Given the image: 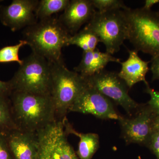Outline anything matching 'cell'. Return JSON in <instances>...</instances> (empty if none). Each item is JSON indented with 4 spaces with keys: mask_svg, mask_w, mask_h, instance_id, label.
I'll return each instance as SVG.
<instances>
[{
    "mask_svg": "<svg viewBox=\"0 0 159 159\" xmlns=\"http://www.w3.org/2000/svg\"><path fill=\"white\" fill-rule=\"evenodd\" d=\"M10 99L15 123L20 130L36 133L56 120L50 95L12 91Z\"/></svg>",
    "mask_w": 159,
    "mask_h": 159,
    "instance_id": "cell-1",
    "label": "cell"
},
{
    "mask_svg": "<svg viewBox=\"0 0 159 159\" xmlns=\"http://www.w3.org/2000/svg\"><path fill=\"white\" fill-rule=\"evenodd\" d=\"M24 40L32 53L44 57L49 62L62 60L61 50L68 46L71 34L57 18L40 20L27 27L23 32Z\"/></svg>",
    "mask_w": 159,
    "mask_h": 159,
    "instance_id": "cell-2",
    "label": "cell"
},
{
    "mask_svg": "<svg viewBox=\"0 0 159 159\" xmlns=\"http://www.w3.org/2000/svg\"><path fill=\"white\" fill-rule=\"evenodd\" d=\"M87 85L84 77L69 70L63 60L52 63L50 96L56 120L62 121L83 90Z\"/></svg>",
    "mask_w": 159,
    "mask_h": 159,
    "instance_id": "cell-3",
    "label": "cell"
},
{
    "mask_svg": "<svg viewBox=\"0 0 159 159\" xmlns=\"http://www.w3.org/2000/svg\"><path fill=\"white\" fill-rule=\"evenodd\" d=\"M129 26L128 39L139 52L159 56V12L142 8L124 10Z\"/></svg>",
    "mask_w": 159,
    "mask_h": 159,
    "instance_id": "cell-4",
    "label": "cell"
},
{
    "mask_svg": "<svg viewBox=\"0 0 159 159\" xmlns=\"http://www.w3.org/2000/svg\"><path fill=\"white\" fill-rule=\"evenodd\" d=\"M51 68L52 63L32 52L9 80L12 91L50 95Z\"/></svg>",
    "mask_w": 159,
    "mask_h": 159,
    "instance_id": "cell-5",
    "label": "cell"
},
{
    "mask_svg": "<svg viewBox=\"0 0 159 159\" xmlns=\"http://www.w3.org/2000/svg\"><path fill=\"white\" fill-rule=\"evenodd\" d=\"M97 35L105 46L107 53H117L124 41L128 39L129 26L124 10L100 12L96 11L84 27Z\"/></svg>",
    "mask_w": 159,
    "mask_h": 159,
    "instance_id": "cell-6",
    "label": "cell"
},
{
    "mask_svg": "<svg viewBox=\"0 0 159 159\" xmlns=\"http://www.w3.org/2000/svg\"><path fill=\"white\" fill-rule=\"evenodd\" d=\"M85 78L88 85L97 90L113 103L122 107L130 116L135 113L142 105L129 96V89L117 73L104 70Z\"/></svg>",
    "mask_w": 159,
    "mask_h": 159,
    "instance_id": "cell-7",
    "label": "cell"
},
{
    "mask_svg": "<svg viewBox=\"0 0 159 159\" xmlns=\"http://www.w3.org/2000/svg\"><path fill=\"white\" fill-rule=\"evenodd\" d=\"M37 159H79L67 140L63 120H56L38 131Z\"/></svg>",
    "mask_w": 159,
    "mask_h": 159,
    "instance_id": "cell-8",
    "label": "cell"
},
{
    "mask_svg": "<svg viewBox=\"0 0 159 159\" xmlns=\"http://www.w3.org/2000/svg\"><path fill=\"white\" fill-rule=\"evenodd\" d=\"M156 116L147 104L142 105L133 116H121L118 121L125 143L147 146L153 133L152 122Z\"/></svg>",
    "mask_w": 159,
    "mask_h": 159,
    "instance_id": "cell-9",
    "label": "cell"
},
{
    "mask_svg": "<svg viewBox=\"0 0 159 159\" xmlns=\"http://www.w3.org/2000/svg\"><path fill=\"white\" fill-rule=\"evenodd\" d=\"M70 112L91 114L102 119L118 120L121 116L110 99L88 84L71 107Z\"/></svg>",
    "mask_w": 159,
    "mask_h": 159,
    "instance_id": "cell-10",
    "label": "cell"
},
{
    "mask_svg": "<svg viewBox=\"0 0 159 159\" xmlns=\"http://www.w3.org/2000/svg\"><path fill=\"white\" fill-rule=\"evenodd\" d=\"M39 2L37 0H14L1 9V21L13 31L34 25L38 21L35 12Z\"/></svg>",
    "mask_w": 159,
    "mask_h": 159,
    "instance_id": "cell-11",
    "label": "cell"
},
{
    "mask_svg": "<svg viewBox=\"0 0 159 159\" xmlns=\"http://www.w3.org/2000/svg\"><path fill=\"white\" fill-rule=\"evenodd\" d=\"M5 135L13 159H37L39 144L36 133L15 129Z\"/></svg>",
    "mask_w": 159,
    "mask_h": 159,
    "instance_id": "cell-12",
    "label": "cell"
},
{
    "mask_svg": "<svg viewBox=\"0 0 159 159\" xmlns=\"http://www.w3.org/2000/svg\"><path fill=\"white\" fill-rule=\"evenodd\" d=\"M96 11L91 0H72L58 19L73 35L83 25L89 22Z\"/></svg>",
    "mask_w": 159,
    "mask_h": 159,
    "instance_id": "cell-13",
    "label": "cell"
},
{
    "mask_svg": "<svg viewBox=\"0 0 159 159\" xmlns=\"http://www.w3.org/2000/svg\"><path fill=\"white\" fill-rule=\"evenodd\" d=\"M129 54L128 59L120 62L122 68L118 76L125 83L129 89H131L138 83L144 82L148 85L145 76L149 70L148 64L150 61H145L139 57L138 51L136 50L127 49Z\"/></svg>",
    "mask_w": 159,
    "mask_h": 159,
    "instance_id": "cell-14",
    "label": "cell"
},
{
    "mask_svg": "<svg viewBox=\"0 0 159 159\" xmlns=\"http://www.w3.org/2000/svg\"><path fill=\"white\" fill-rule=\"evenodd\" d=\"M110 62L120 63L121 59L113 57L106 52H100L97 48L94 51L83 52L81 61L77 66L74 68V70L86 78L103 70Z\"/></svg>",
    "mask_w": 159,
    "mask_h": 159,
    "instance_id": "cell-15",
    "label": "cell"
},
{
    "mask_svg": "<svg viewBox=\"0 0 159 159\" xmlns=\"http://www.w3.org/2000/svg\"><path fill=\"white\" fill-rule=\"evenodd\" d=\"M66 133L71 134L79 138L77 154L79 159H91L98 150L99 145V136L97 134H84L75 130L68 121L66 117L63 120Z\"/></svg>",
    "mask_w": 159,
    "mask_h": 159,
    "instance_id": "cell-16",
    "label": "cell"
},
{
    "mask_svg": "<svg viewBox=\"0 0 159 159\" xmlns=\"http://www.w3.org/2000/svg\"><path fill=\"white\" fill-rule=\"evenodd\" d=\"M99 42V38L95 33L84 28L76 34L70 36L68 46L76 45L82 49L83 52H88L97 49Z\"/></svg>",
    "mask_w": 159,
    "mask_h": 159,
    "instance_id": "cell-17",
    "label": "cell"
},
{
    "mask_svg": "<svg viewBox=\"0 0 159 159\" xmlns=\"http://www.w3.org/2000/svg\"><path fill=\"white\" fill-rule=\"evenodd\" d=\"M70 0H41L39 1L36 9L38 20L52 17V15L65 10L70 3Z\"/></svg>",
    "mask_w": 159,
    "mask_h": 159,
    "instance_id": "cell-18",
    "label": "cell"
},
{
    "mask_svg": "<svg viewBox=\"0 0 159 159\" xmlns=\"http://www.w3.org/2000/svg\"><path fill=\"white\" fill-rule=\"evenodd\" d=\"M17 129L15 123L10 97L0 96V134Z\"/></svg>",
    "mask_w": 159,
    "mask_h": 159,
    "instance_id": "cell-19",
    "label": "cell"
},
{
    "mask_svg": "<svg viewBox=\"0 0 159 159\" xmlns=\"http://www.w3.org/2000/svg\"><path fill=\"white\" fill-rule=\"evenodd\" d=\"M26 45L25 41L21 40L15 45L6 46L0 49V63L16 62L20 66L23 60L20 59L19 52L20 49Z\"/></svg>",
    "mask_w": 159,
    "mask_h": 159,
    "instance_id": "cell-20",
    "label": "cell"
},
{
    "mask_svg": "<svg viewBox=\"0 0 159 159\" xmlns=\"http://www.w3.org/2000/svg\"><path fill=\"white\" fill-rule=\"evenodd\" d=\"M95 9L100 12L122 9L127 10L129 8L125 6L124 2L120 0H91Z\"/></svg>",
    "mask_w": 159,
    "mask_h": 159,
    "instance_id": "cell-21",
    "label": "cell"
},
{
    "mask_svg": "<svg viewBox=\"0 0 159 159\" xmlns=\"http://www.w3.org/2000/svg\"><path fill=\"white\" fill-rule=\"evenodd\" d=\"M145 93L149 94L150 100L147 102L151 110L156 116H159V92L151 88L149 84L146 86Z\"/></svg>",
    "mask_w": 159,
    "mask_h": 159,
    "instance_id": "cell-22",
    "label": "cell"
},
{
    "mask_svg": "<svg viewBox=\"0 0 159 159\" xmlns=\"http://www.w3.org/2000/svg\"><path fill=\"white\" fill-rule=\"evenodd\" d=\"M0 159H13L4 134H0Z\"/></svg>",
    "mask_w": 159,
    "mask_h": 159,
    "instance_id": "cell-23",
    "label": "cell"
},
{
    "mask_svg": "<svg viewBox=\"0 0 159 159\" xmlns=\"http://www.w3.org/2000/svg\"><path fill=\"white\" fill-rule=\"evenodd\" d=\"M147 146L159 159V132L152 133Z\"/></svg>",
    "mask_w": 159,
    "mask_h": 159,
    "instance_id": "cell-24",
    "label": "cell"
},
{
    "mask_svg": "<svg viewBox=\"0 0 159 159\" xmlns=\"http://www.w3.org/2000/svg\"><path fill=\"white\" fill-rule=\"evenodd\" d=\"M150 70L152 73V80H159V56L152 57Z\"/></svg>",
    "mask_w": 159,
    "mask_h": 159,
    "instance_id": "cell-25",
    "label": "cell"
},
{
    "mask_svg": "<svg viewBox=\"0 0 159 159\" xmlns=\"http://www.w3.org/2000/svg\"><path fill=\"white\" fill-rule=\"evenodd\" d=\"M12 92L9 81L5 82L0 80V96L10 97Z\"/></svg>",
    "mask_w": 159,
    "mask_h": 159,
    "instance_id": "cell-26",
    "label": "cell"
},
{
    "mask_svg": "<svg viewBox=\"0 0 159 159\" xmlns=\"http://www.w3.org/2000/svg\"><path fill=\"white\" fill-rule=\"evenodd\" d=\"M157 3H159V0H145V5L142 8L145 10H150L152 7Z\"/></svg>",
    "mask_w": 159,
    "mask_h": 159,
    "instance_id": "cell-27",
    "label": "cell"
},
{
    "mask_svg": "<svg viewBox=\"0 0 159 159\" xmlns=\"http://www.w3.org/2000/svg\"><path fill=\"white\" fill-rule=\"evenodd\" d=\"M152 131L154 132H159V116H156L152 122Z\"/></svg>",
    "mask_w": 159,
    "mask_h": 159,
    "instance_id": "cell-28",
    "label": "cell"
},
{
    "mask_svg": "<svg viewBox=\"0 0 159 159\" xmlns=\"http://www.w3.org/2000/svg\"><path fill=\"white\" fill-rule=\"evenodd\" d=\"M139 159H141V158H140V157H139Z\"/></svg>",
    "mask_w": 159,
    "mask_h": 159,
    "instance_id": "cell-29",
    "label": "cell"
},
{
    "mask_svg": "<svg viewBox=\"0 0 159 159\" xmlns=\"http://www.w3.org/2000/svg\"><path fill=\"white\" fill-rule=\"evenodd\" d=\"M159 12V11H158Z\"/></svg>",
    "mask_w": 159,
    "mask_h": 159,
    "instance_id": "cell-30",
    "label": "cell"
}]
</instances>
